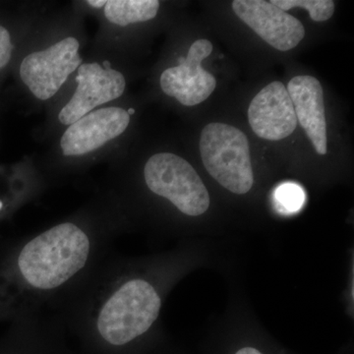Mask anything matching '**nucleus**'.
Wrapping results in <instances>:
<instances>
[{
    "instance_id": "1",
    "label": "nucleus",
    "mask_w": 354,
    "mask_h": 354,
    "mask_svg": "<svg viewBox=\"0 0 354 354\" xmlns=\"http://www.w3.org/2000/svg\"><path fill=\"white\" fill-rule=\"evenodd\" d=\"M88 253L85 232L73 223H62L30 241L20 253L18 265L30 285L51 290L83 269Z\"/></svg>"
},
{
    "instance_id": "2",
    "label": "nucleus",
    "mask_w": 354,
    "mask_h": 354,
    "mask_svg": "<svg viewBox=\"0 0 354 354\" xmlns=\"http://www.w3.org/2000/svg\"><path fill=\"white\" fill-rule=\"evenodd\" d=\"M160 298L150 283L132 279L113 293L97 318V330L113 346H123L150 329L160 314Z\"/></svg>"
},
{
    "instance_id": "3",
    "label": "nucleus",
    "mask_w": 354,
    "mask_h": 354,
    "mask_svg": "<svg viewBox=\"0 0 354 354\" xmlns=\"http://www.w3.org/2000/svg\"><path fill=\"white\" fill-rule=\"evenodd\" d=\"M200 153L205 169L225 189L239 195L251 190L250 148L241 130L225 123H209L202 130Z\"/></svg>"
},
{
    "instance_id": "4",
    "label": "nucleus",
    "mask_w": 354,
    "mask_h": 354,
    "mask_svg": "<svg viewBox=\"0 0 354 354\" xmlns=\"http://www.w3.org/2000/svg\"><path fill=\"white\" fill-rule=\"evenodd\" d=\"M144 176L149 189L185 215L201 216L209 209L208 190L184 158L171 153H156L147 162Z\"/></svg>"
},
{
    "instance_id": "5",
    "label": "nucleus",
    "mask_w": 354,
    "mask_h": 354,
    "mask_svg": "<svg viewBox=\"0 0 354 354\" xmlns=\"http://www.w3.org/2000/svg\"><path fill=\"white\" fill-rule=\"evenodd\" d=\"M79 41L66 38L43 51L28 55L20 67L23 82L39 100L50 99L62 88L70 74L80 66Z\"/></svg>"
},
{
    "instance_id": "6",
    "label": "nucleus",
    "mask_w": 354,
    "mask_h": 354,
    "mask_svg": "<svg viewBox=\"0 0 354 354\" xmlns=\"http://www.w3.org/2000/svg\"><path fill=\"white\" fill-rule=\"evenodd\" d=\"M212 51L213 44L208 39L194 41L187 57L179 59L178 66L162 72L160 87L165 94L186 106H196L206 101L216 87L215 77L202 66L203 60Z\"/></svg>"
},
{
    "instance_id": "7",
    "label": "nucleus",
    "mask_w": 354,
    "mask_h": 354,
    "mask_svg": "<svg viewBox=\"0 0 354 354\" xmlns=\"http://www.w3.org/2000/svg\"><path fill=\"white\" fill-rule=\"evenodd\" d=\"M232 9L242 22L276 50H292L304 39L302 23L270 1L234 0Z\"/></svg>"
},
{
    "instance_id": "8",
    "label": "nucleus",
    "mask_w": 354,
    "mask_h": 354,
    "mask_svg": "<svg viewBox=\"0 0 354 354\" xmlns=\"http://www.w3.org/2000/svg\"><path fill=\"white\" fill-rule=\"evenodd\" d=\"M76 82V92L58 114V120L64 125L73 124L95 106L118 99L124 93L127 85L120 72L104 69L97 64L79 66Z\"/></svg>"
},
{
    "instance_id": "9",
    "label": "nucleus",
    "mask_w": 354,
    "mask_h": 354,
    "mask_svg": "<svg viewBox=\"0 0 354 354\" xmlns=\"http://www.w3.org/2000/svg\"><path fill=\"white\" fill-rule=\"evenodd\" d=\"M248 121L258 137L269 141H279L292 134L297 120L283 83H270L255 95L249 104Z\"/></svg>"
},
{
    "instance_id": "10",
    "label": "nucleus",
    "mask_w": 354,
    "mask_h": 354,
    "mask_svg": "<svg viewBox=\"0 0 354 354\" xmlns=\"http://www.w3.org/2000/svg\"><path fill=\"white\" fill-rule=\"evenodd\" d=\"M129 121V114L120 108L101 109L86 114L64 132L60 142L62 152L65 156L93 152L122 134Z\"/></svg>"
},
{
    "instance_id": "11",
    "label": "nucleus",
    "mask_w": 354,
    "mask_h": 354,
    "mask_svg": "<svg viewBox=\"0 0 354 354\" xmlns=\"http://www.w3.org/2000/svg\"><path fill=\"white\" fill-rule=\"evenodd\" d=\"M286 90L292 102L297 122L304 128L317 153L326 155L327 120L322 85L315 77L300 75L291 79Z\"/></svg>"
},
{
    "instance_id": "12",
    "label": "nucleus",
    "mask_w": 354,
    "mask_h": 354,
    "mask_svg": "<svg viewBox=\"0 0 354 354\" xmlns=\"http://www.w3.org/2000/svg\"><path fill=\"white\" fill-rule=\"evenodd\" d=\"M158 8V0H109L104 6V15L113 24L125 27L153 19Z\"/></svg>"
},
{
    "instance_id": "13",
    "label": "nucleus",
    "mask_w": 354,
    "mask_h": 354,
    "mask_svg": "<svg viewBox=\"0 0 354 354\" xmlns=\"http://www.w3.org/2000/svg\"><path fill=\"white\" fill-rule=\"evenodd\" d=\"M270 2L286 12L292 8L306 9L310 18L315 22L329 20L335 12V2L332 0H272Z\"/></svg>"
},
{
    "instance_id": "14",
    "label": "nucleus",
    "mask_w": 354,
    "mask_h": 354,
    "mask_svg": "<svg viewBox=\"0 0 354 354\" xmlns=\"http://www.w3.org/2000/svg\"><path fill=\"white\" fill-rule=\"evenodd\" d=\"M274 199L279 211L283 213H295L304 206V191L297 184H283L274 192Z\"/></svg>"
},
{
    "instance_id": "15",
    "label": "nucleus",
    "mask_w": 354,
    "mask_h": 354,
    "mask_svg": "<svg viewBox=\"0 0 354 354\" xmlns=\"http://www.w3.org/2000/svg\"><path fill=\"white\" fill-rule=\"evenodd\" d=\"M12 53L10 34L6 28L0 26V69L8 64Z\"/></svg>"
},
{
    "instance_id": "16",
    "label": "nucleus",
    "mask_w": 354,
    "mask_h": 354,
    "mask_svg": "<svg viewBox=\"0 0 354 354\" xmlns=\"http://www.w3.org/2000/svg\"><path fill=\"white\" fill-rule=\"evenodd\" d=\"M88 4L95 8H101V7L106 6V0H88Z\"/></svg>"
},
{
    "instance_id": "17",
    "label": "nucleus",
    "mask_w": 354,
    "mask_h": 354,
    "mask_svg": "<svg viewBox=\"0 0 354 354\" xmlns=\"http://www.w3.org/2000/svg\"><path fill=\"white\" fill-rule=\"evenodd\" d=\"M235 354H263L259 351L253 348H244L237 351Z\"/></svg>"
},
{
    "instance_id": "18",
    "label": "nucleus",
    "mask_w": 354,
    "mask_h": 354,
    "mask_svg": "<svg viewBox=\"0 0 354 354\" xmlns=\"http://www.w3.org/2000/svg\"><path fill=\"white\" fill-rule=\"evenodd\" d=\"M104 69H111V64H109V62L108 60H106V62H104Z\"/></svg>"
},
{
    "instance_id": "19",
    "label": "nucleus",
    "mask_w": 354,
    "mask_h": 354,
    "mask_svg": "<svg viewBox=\"0 0 354 354\" xmlns=\"http://www.w3.org/2000/svg\"><path fill=\"white\" fill-rule=\"evenodd\" d=\"M127 113L130 115H132V114L135 113V109H128Z\"/></svg>"
},
{
    "instance_id": "20",
    "label": "nucleus",
    "mask_w": 354,
    "mask_h": 354,
    "mask_svg": "<svg viewBox=\"0 0 354 354\" xmlns=\"http://www.w3.org/2000/svg\"><path fill=\"white\" fill-rule=\"evenodd\" d=\"M1 208H2V203L0 202V209H1Z\"/></svg>"
}]
</instances>
